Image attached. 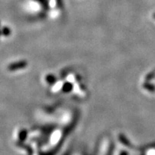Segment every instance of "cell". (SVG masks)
Segmentation results:
<instances>
[{
  "label": "cell",
  "instance_id": "1",
  "mask_svg": "<svg viewBox=\"0 0 155 155\" xmlns=\"http://www.w3.org/2000/svg\"><path fill=\"white\" fill-rule=\"evenodd\" d=\"M37 1H39L40 2L42 3V4H45L46 3V0H37Z\"/></svg>",
  "mask_w": 155,
  "mask_h": 155
}]
</instances>
